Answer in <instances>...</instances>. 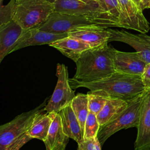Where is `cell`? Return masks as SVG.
Wrapping results in <instances>:
<instances>
[{
  "label": "cell",
  "mask_w": 150,
  "mask_h": 150,
  "mask_svg": "<svg viewBox=\"0 0 150 150\" xmlns=\"http://www.w3.org/2000/svg\"><path fill=\"white\" fill-rule=\"evenodd\" d=\"M64 132L77 144L83 140V134L80 122L71 104L62 108L59 112Z\"/></svg>",
  "instance_id": "cell-18"
},
{
  "label": "cell",
  "mask_w": 150,
  "mask_h": 150,
  "mask_svg": "<svg viewBox=\"0 0 150 150\" xmlns=\"http://www.w3.org/2000/svg\"><path fill=\"white\" fill-rule=\"evenodd\" d=\"M56 76L57 81L55 88L43 108L47 112H59L62 108L70 105L76 96L69 83L67 67L64 64L57 63Z\"/></svg>",
  "instance_id": "cell-7"
},
{
  "label": "cell",
  "mask_w": 150,
  "mask_h": 150,
  "mask_svg": "<svg viewBox=\"0 0 150 150\" xmlns=\"http://www.w3.org/2000/svg\"><path fill=\"white\" fill-rule=\"evenodd\" d=\"M70 104L80 122L83 134L86 120L90 112L87 94L78 93L74 97Z\"/></svg>",
  "instance_id": "cell-21"
},
{
  "label": "cell",
  "mask_w": 150,
  "mask_h": 150,
  "mask_svg": "<svg viewBox=\"0 0 150 150\" xmlns=\"http://www.w3.org/2000/svg\"><path fill=\"white\" fill-rule=\"evenodd\" d=\"M25 31L13 19L0 25V62L6 55L12 53Z\"/></svg>",
  "instance_id": "cell-14"
},
{
  "label": "cell",
  "mask_w": 150,
  "mask_h": 150,
  "mask_svg": "<svg viewBox=\"0 0 150 150\" xmlns=\"http://www.w3.org/2000/svg\"><path fill=\"white\" fill-rule=\"evenodd\" d=\"M101 145L100 142V141H99L98 137H97L95 138V148H96V150H101Z\"/></svg>",
  "instance_id": "cell-30"
},
{
  "label": "cell",
  "mask_w": 150,
  "mask_h": 150,
  "mask_svg": "<svg viewBox=\"0 0 150 150\" xmlns=\"http://www.w3.org/2000/svg\"><path fill=\"white\" fill-rule=\"evenodd\" d=\"M114 50L106 43L86 50L76 62V70L72 78L80 81L91 82L111 75L115 71Z\"/></svg>",
  "instance_id": "cell-2"
},
{
  "label": "cell",
  "mask_w": 150,
  "mask_h": 150,
  "mask_svg": "<svg viewBox=\"0 0 150 150\" xmlns=\"http://www.w3.org/2000/svg\"><path fill=\"white\" fill-rule=\"evenodd\" d=\"M103 10L121 25V28L129 29L122 15L118 0H96Z\"/></svg>",
  "instance_id": "cell-22"
},
{
  "label": "cell",
  "mask_w": 150,
  "mask_h": 150,
  "mask_svg": "<svg viewBox=\"0 0 150 150\" xmlns=\"http://www.w3.org/2000/svg\"><path fill=\"white\" fill-rule=\"evenodd\" d=\"M32 138L28 134L27 132L16 139L6 150H19L25 144L31 140Z\"/></svg>",
  "instance_id": "cell-26"
},
{
  "label": "cell",
  "mask_w": 150,
  "mask_h": 150,
  "mask_svg": "<svg viewBox=\"0 0 150 150\" xmlns=\"http://www.w3.org/2000/svg\"><path fill=\"white\" fill-rule=\"evenodd\" d=\"M47 1H50V2H52V3H54L56 0H47Z\"/></svg>",
  "instance_id": "cell-33"
},
{
  "label": "cell",
  "mask_w": 150,
  "mask_h": 150,
  "mask_svg": "<svg viewBox=\"0 0 150 150\" xmlns=\"http://www.w3.org/2000/svg\"><path fill=\"white\" fill-rule=\"evenodd\" d=\"M69 83L73 89L84 87L90 91L127 101L142 94L145 90L141 76L118 71L94 81L83 82L71 78Z\"/></svg>",
  "instance_id": "cell-1"
},
{
  "label": "cell",
  "mask_w": 150,
  "mask_h": 150,
  "mask_svg": "<svg viewBox=\"0 0 150 150\" xmlns=\"http://www.w3.org/2000/svg\"><path fill=\"white\" fill-rule=\"evenodd\" d=\"M135 150H150V89L143 93Z\"/></svg>",
  "instance_id": "cell-10"
},
{
  "label": "cell",
  "mask_w": 150,
  "mask_h": 150,
  "mask_svg": "<svg viewBox=\"0 0 150 150\" xmlns=\"http://www.w3.org/2000/svg\"><path fill=\"white\" fill-rule=\"evenodd\" d=\"M107 28L100 26H90L74 29L68 34L69 36L86 42L91 47H94L108 43L110 33Z\"/></svg>",
  "instance_id": "cell-15"
},
{
  "label": "cell",
  "mask_w": 150,
  "mask_h": 150,
  "mask_svg": "<svg viewBox=\"0 0 150 150\" xmlns=\"http://www.w3.org/2000/svg\"><path fill=\"white\" fill-rule=\"evenodd\" d=\"M2 1L1 0V21L0 25L5 24L12 20V13L13 11L15 0H11L6 5H2Z\"/></svg>",
  "instance_id": "cell-25"
},
{
  "label": "cell",
  "mask_w": 150,
  "mask_h": 150,
  "mask_svg": "<svg viewBox=\"0 0 150 150\" xmlns=\"http://www.w3.org/2000/svg\"><path fill=\"white\" fill-rule=\"evenodd\" d=\"M120 8L129 29L141 33H147L149 23L142 13V10L132 0H118Z\"/></svg>",
  "instance_id": "cell-13"
},
{
  "label": "cell",
  "mask_w": 150,
  "mask_h": 150,
  "mask_svg": "<svg viewBox=\"0 0 150 150\" xmlns=\"http://www.w3.org/2000/svg\"><path fill=\"white\" fill-rule=\"evenodd\" d=\"M138 6H139V5H140V3H141V0H132Z\"/></svg>",
  "instance_id": "cell-31"
},
{
  "label": "cell",
  "mask_w": 150,
  "mask_h": 150,
  "mask_svg": "<svg viewBox=\"0 0 150 150\" xmlns=\"http://www.w3.org/2000/svg\"><path fill=\"white\" fill-rule=\"evenodd\" d=\"M52 114L53 121L46 139L43 142L46 150H66L69 137L63 131L59 113L52 112Z\"/></svg>",
  "instance_id": "cell-17"
},
{
  "label": "cell",
  "mask_w": 150,
  "mask_h": 150,
  "mask_svg": "<svg viewBox=\"0 0 150 150\" xmlns=\"http://www.w3.org/2000/svg\"><path fill=\"white\" fill-rule=\"evenodd\" d=\"M88 99V108L90 112L97 115L105 105L110 97L89 91L87 93Z\"/></svg>",
  "instance_id": "cell-24"
},
{
  "label": "cell",
  "mask_w": 150,
  "mask_h": 150,
  "mask_svg": "<svg viewBox=\"0 0 150 150\" xmlns=\"http://www.w3.org/2000/svg\"><path fill=\"white\" fill-rule=\"evenodd\" d=\"M47 99L36 108L22 112L11 121L0 126V150H6L19 137L30 128L35 115L47 104Z\"/></svg>",
  "instance_id": "cell-6"
},
{
  "label": "cell",
  "mask_w": 150,
  "mask_h": 150,
  "mask_svg": "<svg viewBox=\"0 0 150 150\" xmlns=\"http://www.w3.org/2000/svg\"><path fill=\"white\" fill-rule=\"evenodd\" d=\"M54 11V3L47 0H15L12 19L28 30L45 22Z\"/></svg>",
  "instance_id": "cell-3"
},
{
  "label": "cell",
  "mask_w": 150,
  "mask_h": 150,
  "mask_svg": "<svg viewBox=\"0 0 150 150\" xmlns=\"http://www.w3.org/2000/svg\"><path fill=\"white\" fill-rule=\"evenodd\" d=\"M143 94L128 101L125 110L114 120L100 126L97 137L101 146L108 138L122 129L137 127L138 125Z\"/></svg>",
  "instance_id": "cell-5"
},
{
  "label": "cell",
  "mask_w": 150,
  "mask_h": 150,
  "mask_svg": "<svg viewBox=\"0 0 150 150\" xmlns=\"http://www.w3.org/2000/svg\"><path fill=\"white\" fill-rule=\"evenodd\" d=\"M150 0H141L140 5H139V7L141 9V10H144L145 9H146V6L148 5V4Z\"/></svg>",
  "instance_id": "cell-29"
},
{
  "label": "cell",
  "mask_w": 150,
  "mask_h": 150,
  "mask_svg": "<svg viewBox=\"0 0 150 150\" xmlns=\"http://www.w3.org/2000/svg\"><path fill=\"white\" fill-rule=\"evenodd\" d=\"M147 8H150V1H149V2L148 4V5H147V6H146V9H147Z\"/></svg>",
  "instance_id": "cell-32"
},
{
  "label": "cell",
  "mask_w": 150,
  "mask_h": 150,
  "mask_svg": "<svg viewBox=\"0 0 150 150\" xmlns=\"http://www.w3.org/2000/svg\"><path fill=\"white\" fill-rule=\"evenodd\" d=\"M110 33L108 42L118 41L125 43L132 47L146 63H150V36L145 33L132 34L125 30L107 28Z\"/></svg>",
  "instance_id": "cell-9"
},
{
  "label": "cell",
  "mask_w": 150,
  "mask_h": 150,
  "mask_svg": "<svg viewBox=\"0 0 150 150\" xmlns=\"http://www.w3.org/2000/svg\"><path fill=\"white\" fill-rule=\"evenodd\" d=\"M90 26L120 28V25L113 21L82 15H70L56 11L50 15L45 22L38 28L43 31L63 33H69L78 28Z\"/></svg>",
  "instance_id": "cell-4"
},
{
  "label": "cell",
  "mask_w": 150,
  "mask_h": 150,
  "mask_svg": "<svg viewBox=\"0 0 150 150\" xmlns=\"http://www.w3.org/2000/svg\"><path fill=\"white\" fill-rule=\"evenodd\" d=\"M141 77L145 90L150 89V63L146 64Z\"/></svg>",
  "instance_id": "cell-28"
},
{
  "label": "cell",
  "mask_w": 150,
  "mask_h": 150,
  "mask_svg": "<svg viewBox=\"0 0 150 150\" xmlns=\"http://www.w3.org/2000/svg\"><path fill=\"white\" fill-rule=\"evenodd\" d=\"M77 144V150H96L95 138L83 139L81 142Z\"/></svg>",
  "instance_id": "cell-27"
},
{
  "label": "cell",
  "mask_w": 150,
  "mask_h": 150,
  "mask_svg": "<svg viewBox=\"0 0 150 150\" xmlns=\"http://www.w3.org/2000/svg\"><path fill=\"white\" fill-rule=\"evenodd\" d=\"M75 63L83 52L91 48L86 42L70 36L57 40L50 45Z\"/></svg>",
  "instance_id": "cell-16"
},
{
  "label": "cell",
  "mask_w": 150,
  "mask_h": 150,
  "mask_svg": "<svg viewBox=\"0 0 150 150\" xmlns=\"http://www.w3.org/2000/svg\"><path fill=\"white\" fill-rule=\"evenodd\" d=\"M54 5V11L59 13L70 15L87 16L117 22L103 10L96 0H56Z\"/></svg>",
  "instance_id": "cell-8"
},
{
  "label": "cell",
  "mask_w": 150,
  "mask_h": 150,
  "mask_svg": "<svg viewBox=\"0 0 150 150\" xmlns=\"http://www.w3.org/2000/svg\"><path fill=\"white\" fill-rule=\"evenodd\" d=\"M114 63L115 71L142 76L147 64L137 52H125L115 49Z\"/></svg>",
  "instance_id": "cell-11"
},
{
  "label": "cell",
  "mask_w": 150,
  "mask_h": 150,
  "mask_svg": "<svg viewBox=\"0 0 150 150\" xmlns=\"http://www.w3.org/2000/svg\"><path fill=\"white\" fill-rule=\"evenodd\" d=\"M100 125L97 115L90 112L86 120L83 133V139L95 138L97 137Z\"/></svg>",
  "instance_id": "cell-23"
},
{
  "label": "cell",
  "mask_w": 150,
  "mask_h": 150,
  "mask_svg": "<svg viewBox=\"0 0 150 150\" xmlns=\"http://www.w3.org/2000/svg\"><path fill=\"white\" fill-rule=\"evenodd\" d=\"M68 36V33H55L43 31L39 29L38 27L25 30L12 52L28 46L50 45Z\"/></svg>",
  "instance_id": "cell-12"
},
{
  "label": "cell",
  "mask_w": 150,
  "mask_h": 150,
  "mask_svg": "<svg viewBox=\"0 0 150 150\" xmlns=\"http://www.w3.org/2000/svg\"><path fill=\"white\" fill-rule=\"evenodd\" d=\"M43 108L35 115L27 133L32 139L35 138L44 142L47 137L53 117L52 112L43 113Z\"/></svg>",
  "instance_id": "cell-19"
},
{
  "label": "cell",
  "mask_w": 150,
  "mask_h": 150,
  "mask_svg": "<svg viewBox=\"0 0 150 150\" xmlns=\"http://www.w3.org/2000/svg\"><path fill=\"white\" fill-rule=\"evenodd\" d=\"M127 106L128 101H127L120 98H110L97 115L100 125H104L116 119Z\"/></svg>",
  "instance_id": "cell-20"
}]
</instances>
